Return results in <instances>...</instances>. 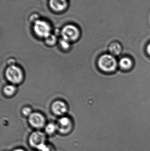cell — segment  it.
Segmentation results:
<instances>
[{"label":"cell","mask_w":150,"mask_h":151,"mask_svg":"<svg viewBox=\"0 0 150 151\" xmlns=\"http://www.w3.org/2000/svg\"><path fill=\"white\" fill-rule=\"evenodd\" d=\"M12 151H26L24 149L22 148H16V149H14Z\"/></svg>","instance_id":"cell-19"},{"label":"cell","mask_w":150,"mask_h":151,"mask_svg":"<svg viewBox=\"0 0 150 151\" xmlns=\"http://www.w3.org/2000/svg\"><path fill=\"white\" fill-rule=\"evenodd\" d=\"M61 46L64 49H67L69 47V42L63 39L60 41Z\"/></svg>","instance_id":"cell-17"},{"label":"cell","mask_w":150,"mask_h":151,"mask_svg":"<svg viewBox=\"0 0 150 151\" xmlns=\"http://www.w3.org/2000/svg\"><path fill=\"white\" fill-rule=\"evenodd\" d=\"M119 64L122 69L124 70H128L133 66V63L129 58L124 57L120 59Z\"/></svg>","instance_id":"cell-11"},{"label":"cell","mask_w":150,"mask_h":151,"mask_svg":"<svg viewBox=\"0 0 150 151\" xmlns=\"http://www.w3.org/2000/svg\"><path fill=\"white\" fill-rule=\"evenodd\" d=\"M46 134L39 130L33 131L28 137V142L31 148L38 150L43 145L46 143Z\"/></svg>","instance_id":"cell-3"},{"label":"cell","mask_w":150,"mask_h":151,"mask_svg":"<svg viewBox=\"0 0 150 151\" xmlns=\"http://www.w3.org/2000/svg\"><path fill=\"white\" fill-rule=\"evenodd\" d=\"M37 150L38 151H53L52 147L47 144L46 143L41 145Z\"/></svg>","instance_id":"cell-15"},{"label":"cell","mask_w":150,"mask_h":151,"mask_svg":"<svg viewBox=\"0 0 150 151\" xmlns=\"http://www.w3.org/2000/svg\"><path fill=\"white\" fill-rule=\"evenodd\" d=\"M33 30L39 37L46 38L50 35L51 28L48 23L45 21L37 20L34 23Z\"/></svg>","instance_id":"cell-5"},{"label":"cell","mask_w":150,"mask_h":151,"mask_svg":"<svg viewBox=\"0 0 150 151\" xmlns=\"http://www.w3.org/2000/svg\"><path fill=\"white\" fill-rule=\"evenodd\" d=\"M117 65L116 58L112 55H103L98 61V65L100 69L106 73L114 71L117 68Z\"/></svg>","instance_id":"cell-1"},{"label":"cell","mask_w":150,"mask_h":151,"mask_svg":"<svg viewBox=\"0 0 150 151\" xmlns=\"http://www.w3.org/2000/svg\"><path fill=\"white\" fill-rule=\"evenodd\" d=\"M28 121L30 125L35 129H41L45 126V119L39 113H32L29 116Z\"/></svg>","instance_id":"cell-7"},{"label":"cell","mask_w":150,"mask_h":151,"mask_svg":"<svg viewBox=\"0 0 150 151\" xmlns=\"http://www.w3.org/2000/svg\"><path fill=\"white\" fill-rule=\"evenodd\" d=\"M61 35L63 40L68 42L75 41L79 37V30L75 26L68 25L63 28Z\"/></svg>","instance_id":"cell-4"},{"label":"cell","mask_w":150,"mask_h":151,"mask_svg":"<svg viewBox=\"0 0 150 151\" xmlns=\"http://www.w3.org/2000/svg\"><path fill=\"white\" fill-rule=\"evenodd\" d=\"M5 76L9 81L14 84L20 83L23 77L22 70L15 65H11L8 67L5 71Z\"/></svg>","instance_id":"cell-2"},{"label":"cell","mask_w":150,"mask_h":151,"mask_svg":"<svg viewBox=\"0 0 150 151\" xmlns=\"http://www.w3.org/2000/svg\"><path fill=\"white\" fill-rule=\"evenodd\" d=\"M57 131L62 135L69 134L73 129V123L70 119L63 117L58 120L57 124Z\"/></svg>","instance_id":"cell-6"},{"label":"cell","mask_w":150,"mask_h":151,"mask_svg":"<svg viewBox=\"0 0 150 151\" xmlns=\"http://www.w3.org/2000/svg\"><path fill=\"white\" fill-rule=\"evenodd\" d=\"M122 50L121 45L118 42H113L109 46V52L112 55H119L121 53Z\"/></svg>","instance_id":"cell-10"},{"label":"cell","mask_w":150,"mask_h":151,"mask_svg":"<svg viewBox=\"0 0 150 151\" xmlns=\"http://www.w3.org/2000/svg\"><path fill=\"white\" fill-rule=\"evenodd\" d=\"M147 51L148 55L150 56V43L148 45L147 47Z\"/></svg>","instance_id":"cell-18"},{"label":"cell","mask_w":150,"mask_h":151,"mask_svg":"<svg viewBox=\"0 0 150 151\" xmlns=\"http://www.w3.org/2000/svg\"><path fill=\"white\" fill-rule=\"evenodd\" d=\"M68 110L67 105L63 101L57 100L53 103L52 105V110L53 113L56 115H63Z\"/></svg>","instance_id":"cell-8"},{"label":"cell","mask_w":150,"mask_h":151,"mask_svg":"<svg viewBox=\"0 0 150 151\" xmlns=\"http://www.w3.org/2000/svg\"><path fill=\"white\" fill-rule=\"evenodd\" d=\"M57 131V125L53 123H49L45 125V133L47 135L52 136Z\"/></svg>","instance_id":"cell-12"},{"label":"cell","mask_w":150,"mask_h":151,"mask_svg":"<svg viewBox=\"0 0 150 151\" xmlns=\"http://www.w3.org/2000/svg\"><path fill=\"white\" fill-rule=\"evenodd\" d=\"M50 7L55 11L60 12L64 10L67 6V0H50Z\"/></svg>","instance_id":"cell-9"},{"label":"cell","mask_w":150,"mask_h":151,"mask_svg":"<svg viewBox=\"0 0 150 151\" xmlns=\"http://www.w3.org/2000/svg\"><path fill=\"white\" fill-rule=\"evenodd\" d=\"M4 92L7 96H11L14 95L16 91V88L13 85L9 84L5 86L4 88Z\"/></svg>","instance_id":"cell-13"},{"label":"cell","mask_w":150,"mask_h":151,"mask_svg":"<svg viewBox=\"0 0 150 151\" xmlns=\"http://www.w3.org/2000/svg\"><path fill=\"white\" fill-rule=\"evenodd\" d=\"M56 38L55 36L50 34L45 38V41L47 44L49 45H53L56 42Z\"/></svg>","instance_id":"cell-14"},{"label":"cell","mask_w":150,"mask_h":151,"mask_svg":"<svg viewBox=\"0 0 150 151\" xmlns=\"http://www.w3.org/2000/svg\"><path fill=\"white\" fill-rule=\"evenodd\" d=\"M22 113L25 116H29L32 113L31 109L30 107H24L22 110Z\"/></svg>","instance_id":"cell-16"}]
</instances>
